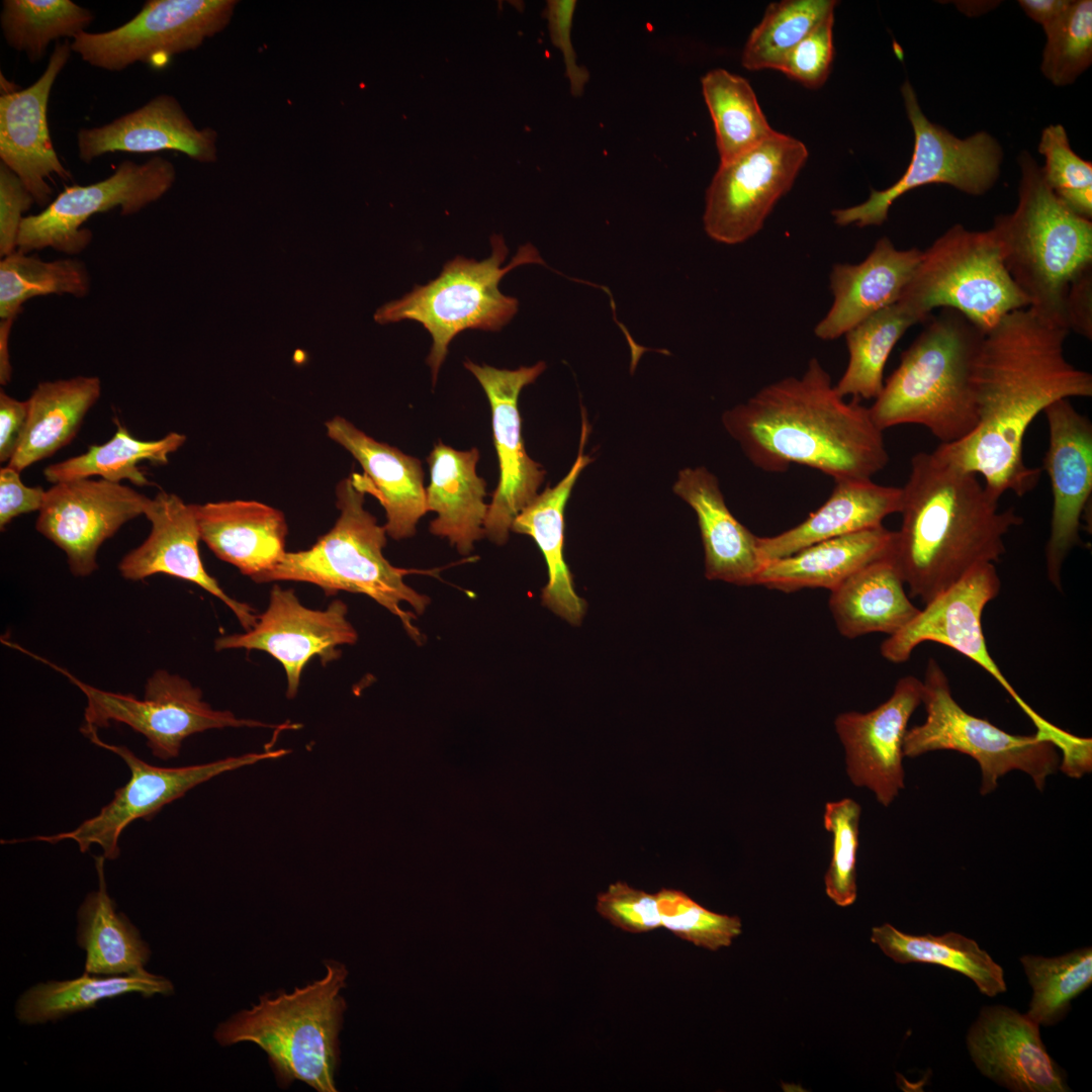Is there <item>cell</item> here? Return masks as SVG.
I'll list each match as a JSON object with an SVG mask.
<instances>
[{
	"instance_id": "48",
	"label": "cell",
	"mask_w": 1092,
	"mask_h": 1092,
	"mask_svg": "<svg viewBox=\"0 0 1092 1092\" xmlns=\"http://www.w3.org/2000/svg\"><path fill=\"white\" fill-rule=\"evenodd\" d=\"M1038 152L1045 159L1041 170L1048 186L1074 213L1091 220L1092 163L1072 150L1061 124H1051L1042 130Z\"/></svg>"
},
{
	"instance_id": "53",
	"label": "cell",
	"mask_w": 1092,
	"mask_h": 1092,
	"mask_svg": "<svg viewBox=\"0 0 1092 1092\" xmlns=\"http://www.w3.org/2000/svg\"><path fill=\"white\" fill-rule=\"evenodd\" d=\"M35 202L20 178L3 163L0 164V255L14 253L23 219V212Z\"/></svg>"
},
{
	"instance_id": "1",
	"label": "cell",
	"mask_w": 1092,
	"mask_h": 1092,
	"mask_svg": "<svg viewBox=\"0 0 1092 1092\" xmlns=\"http://www.w3.org/2000/svg\"><path fill=\"white\" fill-rule=\"evenodd\" d=\"M1069 331L1046 323L1030 308L1010 312L984 335L975 370L979 422L966 438L939 444L940 459L977 475L999 495L1023 496L1037 484L1041 468L1023 458V441L1034 419L1053 402L1092 396V375L1064 353Z\"/></svg>"
},
{
	"instance_id": "10",
	"label": "cell",
	"mask_w": 1092,
	"mask_h": 1092,
	"mask_svg": "<svg viewBox=\"0 0 1092 1092\" xmlns=\"http://www.w3.org/2000/svg\"><path fill=\"white\" fill-rule=\"evenodd\" d=\"M926 719L906 731L904 756L916 757L935 750H956L980 765L981 795L993 792L998 780L1018 769L1027 774L1038 790L1060 768L1057 746L1044 736L1014 735L986 719L966 712L953 699L948 679L937 661L928 660L922 681Z\"/></svg>"
},
{
	"instance_id": "31",
	"label": "cell",
	"mask_w": 1092,
	"mask_h": 1092,
	"mask_svg": "<svg viewBox=\"0 0 1092 1092\" xmlns=\"http://www.w3.org/2000/svg\"><path fill=\"white\" fill-rule=\"evenodd\" d=\"M830 496L799 525L771 537H758L763 563L792 555L817 542L875 528L899 513L902 488L872 479H837Z\"/></svg>"
},
{
	"instance_id": "59",
	"label": "cell",
	"mask_w": 1092,
	"mask_h": 1092,
	"mask_svg": "<svg viewBox=\"0 0 1092 1092\" xmlns=\"http://www.w3.org/2000/svg\"><path fill=\"white\" fill-rule=\"evenodd\" d=\"M14 322L1 321L0 323V382L6 385L12 374L9 361L8 338Z\"/></svg>"
},
{
	"instance_id": "12",
	"label": "cell",
	"mask_w": 1092,
	"mask_h": 1092,
	"mask_svg": "<svg viewBox=\"0 0 1092 1092\" xmlns=\"http://www.w3.org/2000/svg\"><path fill=\"white\" fill-rule=\"evenodd\" d=\"M901 92L914 132L911 161L892 186L872 190L860 204L833 210L838 225H880L894 201L917 187L946 184L970 195H983L999 178L1003 152L991 134L979 131L959 139L925 116L909 81L904 82Z\"/></svg>"
},
{
	"instance_id": "49",
	"label": "cell",
	"mask_w": 1092,
	"mask_h": 1092,
	"mask_svg": "<svg viewBox=\"0 0 1092 1092\" xmlns=\"http://www.w3.org/2000/svg\"><path fill=\"white\" fill-rule=\"evenodd\" d=\"M655 895L661 927L697 946L716 951L742 931L739 917L708 910L680 890L662 888Z\"/></svg>"
},
{
	"instance_id": "24",
	"label": "cell",
	"mask_w": 1092,
	"mask_h": 1092,
	"mask_svg": "<svg viewBox=\"0 0 1092 1092\" xmlns=\"http://www.w3.org/2000/svg\"><path fill=\"white\" fill-rule=\"evenodd\" d=\"M144 515L152 525L150 534L120 560V574L133 581L166 574L195 583L224 603L245 631L250 630L258 619L255 610L228 596L203 566L194 505L161 490L150 498Z\"/></svg>"
},
{
	"instance_id": "27",
	"label": "cell",
	"mask_w": 1092,
	"mask_h": 1092,
	"mask_svg": "<svg viewBox=\"0 0 1092 1092\" xmlns=\"http://www.w3.org/2000/svg\"><path fill=\"white\" fill-rule=\"evenodd\" d=\"M921 256V250H899L884 237L860 263L833 265L830 273L833 302L816 325V337L824 341L838 339L869 316L896 303Z\"/></svg>"
},
{
	"instance_id": "55",
	"label": "cell",
	"mask_w": 1092,
	"mask_h": 1092,
	"mask_svg": "<svg viewBox=\"0 0 1092 1092\" xmlns=\"http://www.w3.org/2000/svg\"><path fill=\"white\" fill-rule=\"evenodd\" d=\"M20 472L6 465L0 469V527L1 531L16 517L39 511L46 490L41 486H26Z\"/></svg>"
},
{
	"instance_id": "35",
	"label": "cell",
	"mask_w": 1092,
	"mask_h": 1092,
	"mask_svg": "<svg viewBox=\"0 0 1092 1092\" xmlns=\"http://www.w3.org/2000/svg\"><path fill=\"white\" fill-rule=\"evenodd\" d=\"M892 555L857 570L831 590L829 609L839 633L849 639L870 634L892 636L919 612L908 598Z\"/></svg>"
},
{
	"instance_id": "15",
	"label": "cell",
	"mask_w": 1092,
	"mask_h": 1092,
	"mask_svg": "<svg viewBox=\"0 0 1092 1092\" xmlns=\"http://www.w3.org/2000/svg\"><path fill=\"white\" fill-rule=\"evenodd\" d=\"M1001 582L994 563L974 567L954 584L925 604L899 632L881 645V654L893 663L907 661L913 650L926 641L945 645L970 658L1011 696L1036 727V733L1055 743L1062 742L1067 731L1037 714L1016 693L988 651L982 628L986 605L1000 593Z\"/></svg>"
},
{
	"instance_id": "38",
	"label": "cell",
	"mask_w": 1092,
	"mask_h": 1092,
	"mask_svg": "<svg viewBox=\"0 0 1092 1092\" xmlns=\"http://www.w3.org/2000/svg\"><path fill=\"white\" fill-rule=\"evenodd\" d=\"M173 992L171 981L148 971L127 976H97L84 972L73 980L50 981L30 987L18 998L15 1015L21 1023L40 1024L124 994L138 993L151 997Z\"/></svg>"
},
{
	"instance_id": "30",
	"label": "cell",
	"mask_w": 1092,
	"mask_h": 1092,
	"mask_svg": "<svg viewBox=\"0 0 1092 1092\" xmlns=\"http://www.w3.org/2000/svg\"><path fill=\"white\" fill-rule=\"evenodd\" d=\"M201 540L222 561L255 582L286 554L288 526L283 513L256 500L194 505Z\"/></svg>"
},
{
	"instance_id": "22",
	"label": "cell",
	"mask_w": 1092,
	"mask_h": 1092,
	"mask_svg": "<svg viewBox=\"0 0 1092 1092\" xmlns=\"http://www.w3.org/2000/svg\"><path fill=\"white\" fill-rule=\"evenodd\" d=\"M920 704L922 681L908 675L876 709L841 713L835 719L851 783L870 789L885 807L904 788L903 742L908 721Z\"/></svg>"
},
{
	"instance_id": "32",
	"label": "cell",
	"mask_w": 1092,
	"mask_h": 1092,
	"mask_svg": "<svg viewBox=\"0 0 1092 1092\" xmlns=\"http://www.w3.org/2000/svg\"><path fill=\"white\" fill-rule=\"evenodd\" d=\"M588 434L585 417L577 457L568 473L554 486H547L514 519L511 530L533 538L546 561L548 581L542 589V604L571 625H579L586 604L575 592L573 577L564 559V511L581 471L592 462L583 453Z\"/></svg>"
},
{
	"instance_id": "7",
	"label": "cell",
	"mask_w": 1092,
	"mask_h": 1092,
	"mask_svg": "<svg viewBox=\"0 0 1092 1092\" xmlns=\"http://www.w3.org/2000/svg\"><path fill=\"white\" fill-rule=\"evenodd\" d=\"M366 493L361 474L341 480L336 487L340 516L334 527L310 548L286 552L258 583L294 580L317 585L327 596L338 592L365 595L396 616L412 639L421 643L415 617L401 604L423 614L430 599L404 582L411 570L393 566L384 557L387 534L364 508Z\"/></svg>"
},
{
	"instance_id": "13",
	"label": "cell",
	"mask_w": 1092,
	"mask_h": 1092,
	"mask_svg": "<svg viewBox=\"0 0 1092 1092\" xmlns=\"http://www.w3.org/2000/svg\"><path fill=\"white\" fill-rule=\"evenodd\" d=\"M87 738L93 744L113 752L124 761L130 771L127 783L114 791L111 801L104 805L95 816L86 819L70 831L6 842L34 840L56 844L64 840H72L77 843L81 852H87L92 845H98L105 859L114 860L120 853L119 837L133 821L151 820L164 806L216 776L262 760L278 758L289 752L287 749H277L230 756L201 764L163 767L149 764L124 745L104 742L99 738L98 733H93Z\"/></svg>"
},
{
	"instance_id": "20",
	"label": "cell",
	"mask_w": 1092,
	"mask_h": 1092,
	"mask_svg": "<svg viewBox=\"0 0 1092 1092\" xmlns=\"http://www.w3.org/2000/svg\"><path fill=\"white\" fill-rule=\"evenodd\" d=\"M149 500L130 486L102 478L62 481L46 490L35 529L66 553L73 575L88 576L98 567L102 543L144 515Z\"/></svg>"
},
{
	"instance_id": "54",
	"label": "cell",
	"mask_w": 1092,
	"mask_h": 1092,
	"mask_svg": "<svg viewBox=\"0 0 1092 1092\" xmlns=\"http://www.w3.org/2000/svg\"><path fill=\"white\" fill-rule=\"evenodd\" d=\"M575 7V0H550L547 1L543 16L548 20L551 41L562 52L571 94L580 96L589 80V74L585 68L577 65L571 43L570 32Z\"/></svg>"
},
{
	"instance_id": "2",
	"label": "cell",
	"mask_w": 1092,
	"mask_h": 1092,
	"mask_svg": "<svg viewBox=\"0 0 1092 1092\" xmlns=\"http://www.w3.org/2000/svg\"><path fill=\"white\" fill-rule=\"evenodd\" d=\"M722 423L749 461L766 472H785L796 463L834 480L872 479L889 461L869 407L839 395L816 358L802 376L766 385L726 411Z\"/></svg>"
},
{
	"instance_id": "51",
	"label": "cell",
	"mask_w": 1092,
	"mask_h": 1092,
	"mask_svg": "<svg viewBox=\"0 0 1092 1092\" xmlns=\"http://www.w3.org/2000/svg\"><path fill=\"white\" fill-rule=\"evenodd\" d=\"M597 912L613 926L630 933H643L661 927L657 898L643 890L618 881L598 894Z\"/></svg>"
},
{
	"instance_id": "14",
	"label": "cell",
	"mask_w": 1092,
	"mask_h": 1092,
	"mask_svg": "<svg viewBox=\"0 0 1092 1092\" xmlns=\"http://www.w3.org/2000/svg\"><path fill=\"white\" fill-rule=\"evenodd\" d=\"M807 158L801 141L775 130L750 150L720 163L706 191V234L724 245L755 236L792 188Z\"/></svg>"
},
{
	"instance_id": "11",
	"label": "cell",
	"mask_w": 1092,
	"mask_h": 1092,
	"mask_svg": "<svg viewBox=\"0 0 1092 1092\" xmlns=\"http://www.w3.org/2000/svg\"><path fill=\"white\" fill-rule=\"evenodd\" d=\"M48 663L85 695L87 706L80 727L84 736L98 733V729L107 728L111 722L122 723L141 733L152 754L163 760L177 757L183 741L195 733L226 727H279L238 718L231 711L212 709L202 700L199 688L167 670H156L147 680L144 698L138 699L132 695L97 689L56 664Z\"/></svg>"
},
{
	"instance_id": "45",
	"label": "cell",
	"mask_w": 1092,
	"mask_h": 1092,
	"mask_svg": "<svg viewBox=\"0 0 1092 1092\" xmlns=\"http://www.w3.org/2000/svg\"><path fill=\"white\" fill-rule=\"evenodd\" d=\"M834 0H783L770 3L744 46L741 63L750 71L780 70L805 36L834 13Z\"/></svg>"
},
{
	"instance_id": "58",
	"label": "cell",
	"mask_w": 1092,
	"mask_h": 1092,
	"mask_svg": "<svg viewBox=\"0 0 1092 1092\" xmlns=\"http://www.w3.org/2000/svg\"><path fill=\"white\" fill-rule=\"evenodd\" d=\"M1073 0H1019L1018 4L1043 29L1054 24L1071 6Z\"/></svg>"
},
{
	"instance_id": "29",
	"label": "cell",
	"mask_w": 1092,
	"mask_h": 1092,
	"mask_svg": "<svg viewBox=\"0 0 1092 1092\" xmlns=\"http://www.w3.org/2000/svg\"><path fill=\"white\" fill-rule=\"evenodd\" d=\"M672 489L697 515L705 576L737 585H754L764 564L758 536L731 514L716 476L705 467L684 468Z\"/></svg>"
},
{
	"instance_id": "47",
	"label": "cell",
	"mask_w": 1092,
	"mask_h": 1092,
	"mask_svg": "<svg viewBox=\"0 0 1092 1092\" xmlns=\"http://www.w3.org/2000/svg\"><path fill=\"white\" fill-rule=\"evenodd\" d=\"M1043 30L1042 74L1056 86L1074 83L1092 63V1L1073 0L1066 13Z\"/></svg>"
},
{
	"instance_id": "19",
	"label": "cell",
	"mask_w": 1092,
	"mask_h": 1092,
	"mask_svg": "<svg viewBox=\"0 0 1092 1092\" xmlns=\"http://www.w3.org/2000/svg\"><path fill=\"white\" fill-rule=\"evenodd\" d=\"M480 383L491 410L493 443L499 479L484 522V534L498 545L507 542L514 519L537 495L545 477L542 466L529 457L521 434L518 407L522 389L545 370L543 361L515 370L464 362Z\"/></svg>"
},
{
	"instance_id": "39",
	"label": "cell",
	"mask_w": 1092,
	"mask_h": 1092,
	"mask_svg": "<svg viewBox=\"0 0 1092 1092\" xmlns=\"http://www.w3.org/2000/svg\"><path fill=\"white\" fill-rule=\"evenodd\" d=\"M871 940L896 963H925L947 968L971 979L987 996L1006 991L1003 969L975 940L963 934L913 935L885 923L873 927Z\"/></svg>"
},
{
	"instance_id": "37",
	"label": "cell",
	"mask_w": 1092,
	"mask_h": 1092,
	"mask_svg": "<svg viewBox=\"0 0 1092 1092\" xmlns=\"http://www.w3.org/2000/svg\"><path fill=\"white\" fill-rule=\"evenodd\" d=\"M98 889L87 894L77 912L76 939L85 951V972L97 976L143 973L151 957L149 944L107 892L104 861L94 856Z\"/></svg>"
},
{
	"instance_id": "4",
	"label": "cell",
	"mask_w": 1092,
	"mask_h": 1092,
	"mask_svg": "<svg viewBox=\"0 0 1092 1092\" xmlns=\"http://www.w3.org/2000/svg\"><path fill=\"white\" fill-rule=\"evenodd\" d=\"M984 335L956 310L932 316L869 407L877 427L921 425L940 444L969 436L979 422L975 370Z\"/></svg>"
},
{
	"instance_id": "23",
	"label": "cell",
	"mask_w": 1092,
	"mask_h": 1092,
	"mask_svg": "<svg viewBox=\"0 0 1092 1092\" xmlns=\"http://www.w3.org/2000/svg\"><path fill=\"white\" fill-rule=\"evenodd\" d=\"M73 51L67 40L57 42L39 78L19 91L0 97V159L24 183L39 206L52 202V175L71 178L50 135L48 104L54 83Z\"/></svg>"
},
{
	"instance_id": "16",
	"label": "cell",
	"mask_w": 1092,
	"mask_h": 1092,
	"mask_svg": "<svg viewBox=\"0 0 1092 1092\" xmlns=\"http://www.w3.org/2000/svg\"><path fill=\"white\" fill-rule=\"evenodd\" d=\"M237 4L236 0H147L120 26L79 33L70 42L71 49L85 63L110 72L135 63L159 66L222 31Z\"/></svg>"
},
{
	"instance_id": "43",
	"label": "cell",
	"mask_w": 1092,
	"mask_h": 1092,
	"mask_svg": "<svg viewBox=\"0 0 1092 1092\" xmlns=\"http://www.w3.org/2000/svg\"><path fill=\"white\" fill-rule=\"evenodd\" d=\"M94 20L93 12L71 0H4L0 25L6 43L39 62L52 41L74 38Z\"/></svg>"
},
{
	"instance_id": "9",
	"label": "cell",
	"mask_w": 1092,
	"mask_h": 1092,
	"mask_svg": "<svg viewBox=\"0 0 1092 1092\" xmlns=\"http://www.w3.org/2000/svg\"><path fill=\"white\" fill-rule=\"evenodd\" d=\"M921 322L933 309H952L984 334L1029 300L1009 275L991 228L970 231L954 224L922 251L921 260L897 301Z\"/></svg>"
},
{
	"instance_id": "3",
	"label": "cell",
	"mask_w": 1092,
	"mask_h": 1092,
	"mask_svg": "<svg viewBox=\"0 0 1092 1092\" xmlns=\"http://www.w3.org/2000/svg\"><path fill=\"white\" fill-rule=\"evenodd\" d=\"M910 467L892 557L910 595L925 605L974 567L998 562L1005 536L1023 519L1013 508L1000 510V496L977 474L933 452L915 454Z\"/></svg>"
},
{
	"instance_id": "33",
	"label": "cell",
	"mask_w": 1092,
	"mask_h": 1092,
	"mask_svg": "<svg viewBox=\"0 0 1092 1092\" xmlns=\"http://www.w3.org/2000/svg\"><path fill=\"white\" fill-rule=\"evenodd\" d=\"M478 460L476 448L460 451L441 442L427 457L431 480L426 488V507L437 514L430 531L447 538L464 555L485 536L489 505L484 502L486 482L476 473Z\"/></svg>"
},
{
	"instance_id": "8",
	"label": "cell",
	"mask_w": 1092,
	"mask_h": 1092,
	"mask_svg": "<svg viewBox=\"0 0 1092 1092\" xmlns=\"http://www.w3.org/2000/svg\"><path fill=\"white\" fill-rule=\"evenodd\" d=\"M491 254L482 261L457 256L448 261L440 275L426 285H417L407 294L390 301L374 314L379 324L415 321L432 337L427 358L435 385L439 369L451 341L465 330L496 332L517 313V298L500 292L502 278L522 264L543 263L530 244L522 246L509 265L502 267L509 250L499 235L490 239Z\"/></svg>"
},
{
	"instance_id": "17",
	"label": "cell",
	"mask_w": 1092,
	"mask_h": 1092,
	"mask_svg": "<svg viewBox=\"0 0 1092 1092\" xmlns=\"http://www.w3.org/2000/svg\"><path fill=\"white\" fill-rule=\"evenodd\" d=\"M175 180V166L162 157L145 163L122 161L109 177L85 186H69L41 212L24 216L17 251L28 254L52 248L67 255L79 254L93 238L90 230L81 228L89 217L117 206L123 216L135 214L165 195Z\"/></svg>"
},
{
	"instance_id": "25",
	"label": "cell",
	"mask_w": 1092,
	"mask_h": 1092,
	"mask_svg": "<svg viewBox=\"0 0 1092 1092\" xmlns=\"http://www.w3.org/2000/svg\"><path fill=\"white\" fill-rule=\"evenodd\" d=\"M1038 1027L1013 1008L985 1006L968 1031V1052L984 1076L1011 1091H1070Z\"/></svg>"
},
{
	"instance_id": "36",
	"label": "cell",
	"mask_w": 1092,
	"mask_h": 1092,
	"mask_svg": "<svg viewBox=\"0 0 1092 1092\" xmlns=\"http://www.w3.org/2000/svg\"><path fill=\"white\" fill-rule=\"evenodd\" d=\"M100 394L96 376L40 382L27 399L25 430L7 465L21 472L69 445Z\"/></svg>"
},
{
	"instance_id": "21",
	"label": "cell",
	"mask_w": 1092,
	"mask_h": 1092,
	"mask_svg": "<svg viewBox=\"0 0 1092 1092\" xmlns=\"http://www.w3.org/2000/svg\"><path fill=\"white\" fill-rule=\"evenodd\" d=\"M1043 414L1049 447L1043 458L1052 484L1051 532L1045 547L1050 581L1061 589V572L1071 550L1082 544L1081 519L1092 494V423L1069 398L1050 404Z\"/></svg>"
},
{
	"instance_id": "46",
	"label": "cell",
	"mask_w": 1092,
	"mask_h": 1092,
	"mask_svg": "<svg viewBox=\"0 0 1092 1092\" xmlns=\"http://www.w3.org/2000/svg\"><path fill=\"white\" fill-rule=\"evenodd\" d=\"M1020 962L1032 988L1026 1015L1038 1025H1053L1062 1020L1072 1000L1092 983L1091 947L1055 958L1027 954Z\"/></svg>"
},
{
	"instance_id": "56",
	"label": "cell",
	"mask_w": 1092,
	"mask_h": 1092,
	"mask_svg": "<svg viewBox=\"0 0 1092 1092\" xmlns=\"http://www.w3.org/2000/svg\"><path fill=\"white\" fill-rule=\"evenodd\" d=\"M1066 323L1069 332L1092 339V267L1081 273L1069 287Z\"/></svg>"
},
{
	"instance_id": "52",
	"label": "cell",
	"mask_w": 1092,
	"mask_h": 1092,
	"mask_svg": "<svg viewBox=\"0 0 1092 1092\" xmlns=\"http://www.w3.org/2000/svg\"><path fill=\"white\" fill-rule=\"evenodd\" d=\"M834 13L826 17L787 55L779 71L808 88H819L833 61Z\"/></svg>"
},
{
	"instance_id": "50",
	"label": "cell",
	"mask_w": 1092,
	"mask_h": 1092,
	"mask_svg": "<svg viewBox=\"0 0 1092 1092\" xmlns=\"http://www.w3.org/2000/svg\"><path fill=\"white\" fill-rule=\"evenodd\" d=\"M860 812L858 803L850 798L825 805L824 827L832 834V856L824 878L825 892L840 907L853 904L857 895L855 867Z\"/></svg>"
},
{
	"instance_id": "41",
	"label": "cell",
	"mask_w": 1092,
	"mask_h": 1092,
	"mask_svg": "<svg viewBox=\"0 0 1092 1092\" xmlns=\"http://www.w3.org/2000/svg\"><path fill=\"white\" fill-rule=\"evenodd\" d=\"M921 321L900 303L869 316L846 334L848 363L834 385L842 397L876 399L884 386L888 358L905 332Z\"/></svg>"
},
{
	"instance_id": "57",
	"label": "cell",
	"mask_w": 1092,
	"mask_h": 1092,
	"mask_svg": "<svg viewBox=\"0 0 1092 1092\" xmlns=\"http://www.w3.org/2000/svg\"><path fill=\"white\" fill-rule=\"evenodd\" d=\"M28 401H20L0 391V461L9 462L23 436Z\"/></svg>"
},
{
	"instance_id": "5",
	"label": "cell",
	"mask_w": 1092,
	"mask_h": 1092,
	"mask_svg": "<svg viewBox=\"0 0 1092 1092\" xmlns=\"http://www.w3.org/2000/svg\"><path fill=\"white\" fill-rule=\"evenodd\" d=\"M1018 203L992 226L1004 265L1037 316L1067 331L1072 282L1092 267V221L1074 213L1052 191L1028 152L1018 157Z\"/></svg>"
},
{
	"instance_id": "18",
	"label": "cell",
	"mask_w": 1092,
	"mask_h": 1092,
	"mask_svg": "<svg viewBox=\"0 0 1092 1092\" xmlns=\"http://www.w3.org/2000/svg\"><path fill=\"white\" fill-rule=\"evenodd\" d=\"M347 614L348 607L340 600L333 601L326 610H312L300 603L293 589L275 584L268 607L258 616L256 624L244 633L215 639L214 648L269 653L282 664L287 680L286 696L293 699L302 670L311 658L318 657L326 664L340 656L341 645L357 641V632Z\"/></svg>"
},
{
	"instance_id": "6",
	"label": "cell",
	"mask_w": 1092,
	"mask_h": 1092,
	"mask_svg": "<svg viewBox=\"0 0 1092 1092\" xmlns=\"http://www.w3.org/2000/svg\"><path fill=\"white\" fill-rule=\"evenodd\" d=\"M326 975L286 993L265 994L258 1004L217 1025L222 1046L250 1041L268 1056L280 1088L301 1081L318 1092H335L339 1060L338 1034L345 1003L340 996L346 970L325 962Z\"/></svg>"
},
{
	"instance_id": "34",
	"label": "cell",
	"mask_w": 1092,
	"mask_h": 1092,
	"mask_svg": "<svg viewBox=\"0 0 1092 1092\" xmlns=\"http://www.w3.org/2000/svg\"><path fill=\"white\" fill-rule=\"evenodd\" d=\"M895 531L882 525L823 540L765 562L755 584L784 593L816 587L831 592L860 568L892 555Z\"/></svg>"
},
{
	"instance_id": "42",
	"label": "cell",
	"mask_w": 1092,
	"mask_h": 1092,
	"mask_svg": "<svg viewBox=\"0 0 1092 1092\" xmlns=\"http://www.w3.org/2000/svg\"><path fill=\"white\" fill-rule=\"evenodd\" d=\"M705 102L716 133L720 163L755 147L775 130L767 122L747 80L724 69L702 78Z\"/></svg>"
},
{
	"instance_id": "44",
	"label": "cell",
	"mask_w": 1092,
	"mask_h": 1092,
	"mask_svg": "<svg viewBox=\"0 0 1092 1092\" xmlns=\"http://www.w3.org/2000/svg\"><path fill=\"white\" fill-rule=\"evenodd\" d=\"M90 290L86 265L74 258L42 261L15 251L0 262V317L14 322L23 303L37 296L70 294L85 297Z\"/></svg>"
},
{
	"instance_id": "28",
	"label": "cell",
	"mask_w": 1092,
	"mask_h": 1092,
	"mask_svg": "<svg viewBox=\"0 0 1092 1092\" xmlns=\"http://www.w3.org/2000/svg\"><path fill=\"white\" fill-rule=\"evenodd\" d=\"M328 437L345 448L362 466L367 493L377 498L386 515V534L395 540L412 537L428 512L424 470L419 459L378 442L348 420L326 422Z\"/></svg>"
},
{
	"instance_id": "26",
	"label": "cell",
	"mask_w": 1092,
	"mask_h": 1092,
	"mask_svg": "<svg viewBox=\"0 0 1092 1092\" xmlns=\"http://www.w3.org/2000/svg\"><path fill=\"white\" fill-rule=\"evenodd\" d=\"M78 157L84 163L108 153L178 151L200 163L217 160V132L198 128L176 97L162 93L109 123L77 132Z\"/></svg>"
},
{
	"instance_id": "40",
	"label": "cell",
	"mask_w": 1092,
	"mask_h": 1092,
	"mask_svg": "<svg viewBox=\"0 0 1092 1092\" xmlns=\"http://www.w3.org/2000/svg\"><path fill=\"white\" fill-rule=\"evenodd\" d=\"M114 424L117 429L110 440L90 445L83 454L47 466L44 478L55 484L99 476L112 482L127 479L138 486H156L140 469L139 463L167 464L169 455L183 446L186 436L171 432L159 440L142 441L132 437L117 419Z\"/></svg>"
}]
</instances>
